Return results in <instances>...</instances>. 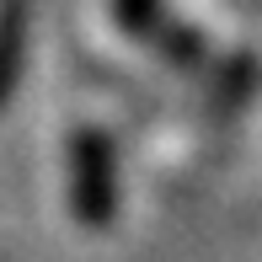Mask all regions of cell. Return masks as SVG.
<instances>
[{"instance_id": "1", "label": "cell", "mask_w": 262, "mask_h": 262, "mask_svg": "<svg viewBox=\"0 0 262 262\" xmlns=\"http://www.w3.org/2000/svg\"><path fill=\"white\" fill-rule=\"evenodd\" d=\"M70 214L86 230H107L118 220V156L102 128L70 134Z\"/></svg>"}, {"instance_id": "2", "label": "cell", "mask_w": 262, "mask_h": 262, "mask_svg": "<svg viewBox=\"0 0 262 262\" xmlns=\"http://www.w3.org/2000/svg\"><path fill=\"white\" fill-rule=\"evenodd\" d=\"M113 11H118V21H123L128 32H139L145 43H156V49L171 54L177 64H204L209 59L204 38H198L193 27H182V21L166 16V0H113Z\"/></svg>"}, {"instance_id": "3", "label": "cell", "mask_w": 262, "mask_h": 262, "mask_svg": "<svg viewBox=\"0 0 262 262\" xmlns=\"http://www.w3.org/2000/svg\"><path fill=\"white\" fill-rule=\"evenodd\" d=\"M27 38H32V0H0V107L11 102L21 80Z\"/></svg>"}]
</instances>
